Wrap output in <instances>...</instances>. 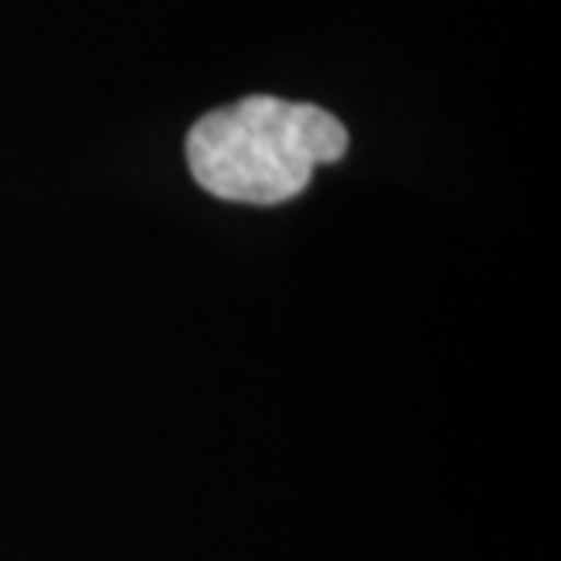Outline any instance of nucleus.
Instances as JSON below:
<instances>
[{
  "instance_id": "nucleus-1",
  "label": "nucleus",
  "mask_w": 561,
  "mask_h": 561,
  "mask_svg": "<svg viewBox=\"0 0 561 561\" xmlns=\"http://www.w3.org/2000/svg\"><path fill=\"white\" fill-rule=\"evenodd\" d=\"M351 150L343 121L313 103L249 95L211 110L190 128V175L211 197L233 205H285L310 186L321 164Z\"/></svg>"
}]
</instances>
